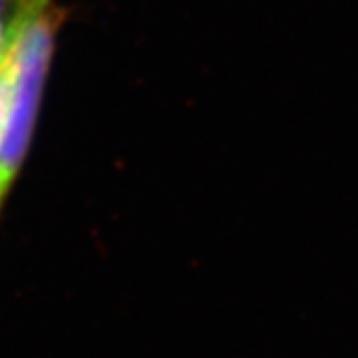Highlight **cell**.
<instances>
[{
    "mask_svg": "<svg viewBox=\"0 0 358 358\" xmlns=\"http://www.w3.org/2000/svg\"><path fill=\"white\" fill-rule=\"evenodd\" d=\"M56 34L52 0H16L14 32L4 60L8 80V117L0 145V195L24 159L36 124L44 80Z\"/></svg>",
    "mask_w": 358,
    "mask_h": 358,
    "instance_id": "1",
    "label": "cell"
},
{
    "mask_svg": "<svg viewBox=\"0 0 358 358\" xmlns=\"http://www.w3.org/2000/svg\"><path fill=\"white\" fill-rule=\"evenodd\" d=\"M16 16V0H0V68L4 66L6 54L10 48Z\"/></svg>",
    "mask_w": 358,
    "mask_h": 358,
    "instance_id": "2",
    "label": "cell"
},
{
    "mask_svg": "<svg viewBox=\"0 0 358 358\" xmlns=\"http://www.w3.org/2000/svg\"><path fill=\"white\" fill-rule=\"evenodd\" d=\"M6 117H8V80L4 68H0V145L6 131Z\"/></svg>",
    "mask_w": 358,
    "mask_h": 358,
    "instance_id": "3",
    "label": "cell"
},
{
    "mask_svg": "<svg viewBox=\"0 0 358 358\" xmlns=\"http://www.w3.org/2000/svg\"><path fill=\"white\" fill-rule=\"evenodd\" d=\"M0 199H2V197H0Z\"/></svg>",
    "mask_w": 358,
    "mask_h": 358,
    "instance_id": "4",
    "label": "cell"
}]
</instances>
